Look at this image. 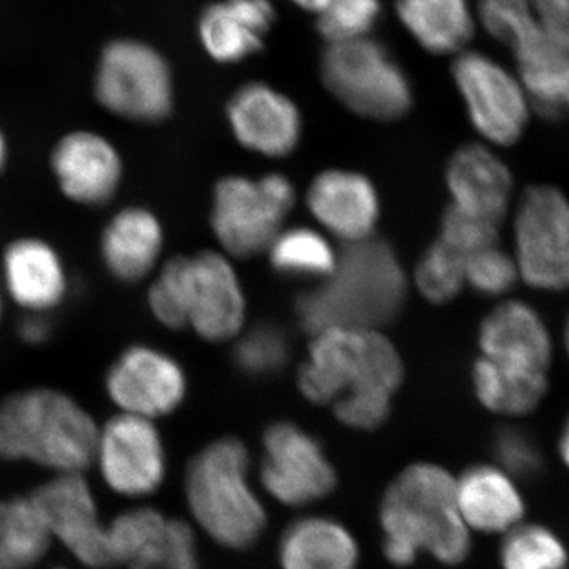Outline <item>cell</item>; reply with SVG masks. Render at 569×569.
I'll return each mask as SVG.
<instances>
[{"label": "cell", "mask_w": 569, "mask_h": 569, "mask_svg": "<svg viewBox=\"0 0 569 569\" xmlns=\"http://www.w3.org/2000/svg\"><path fill=\"white\" fill-rule=\"evenodd\" d=\"M403 377L399 350L380 329L337 326L313 335L298 388L309 402L331 406L343 426L376 430L389 418Z\"/></svg>", "instance_id": "1"}, {"label": "cell", "mask_w": 569, "mask_h": 569, "mask_svg": "<svg viewBox=\"0 0 569 569\" xmlns=\"http://www.w3.org/2000/svg\"><path fill=\"white\" fill-rule=\"evenodd\" d=\"M380 523L392 567H410L421 552L448 567L470 557L471 530L459 512L456 477L438 463H411L392 479L381 498Z\"/></svg>", "instance_id": "2"}, {"label": "cell", "mask_w": 569, "mask_h": 569, "mask_svg": "<svg viewBox=\"0 0 569 569\" xmlns=\"http://www.w3.org/2000/svg\"><path fill=\"white\" fill-rule=\"evenodd\" d=\"M407 293L395 250L372 236L343 246L331 277L296 299V316L312 336L337 326L380 329L399 316Z\"/></svg>", "instance_id": "3"}, {"label": "cell", "mask_w": 569, "mask_h": 569, "mask_svg": "<svg viewBox=\"0 0 569 569\" xmlns=\"http://www.w3.org/2000/svg\"><path fill=\"white\" fill-rule=\"evenodd\" d=\"M100 426L61 389H22L0 400V459L28 460L58 475H82L96 463Z\"/></svg>", "instance_id": "4"}, {"label": "cell", "mask_w": 569, "mask_h": 569, "mask_svg": "<svg viewBox=\"0 0 569 569\" xmlns=\"http://www.w3.org/2000/svg\"><path fill=\"white\" fill-rule=\"evenodd\" d=\"M244 441L217 438L187 467L186 498L197 526L227 549L252 548L268 526V512L249 479Z\"/></svg>", "instance_id": "5"}, {"label": "cell", "mask_w": 569, "mask_h": 569, "mask_svg": "<svg viewBox=\"0 0 569 569\" xmlns=\"http://www.w3.org/2000/svg\"><path fill=\"white\" fill-rule=\"evenodd\" d=\"M320 74L337 102L361 118L397 121L413 107V86L406 71L372 37L326 44Z\"/></svg>", "instance_id": "6"}, {"label": "cell", "mask_w": 569, "mask_h": 569, "mask_svg": "<svg viewBox=\"0 0 569 569\" xmlns=\"http://www.w3.org/2000/svg\"><path fill=\"white\" fill-rule=\"evenodd\" d=\"M295 204L293 182L282 173L227 176L213 189V234L230 257H257L268 252Z\"/></svg>", "instance_id": "7"}, {"label": "cell", "mask_w": 569, "mask_h": 569, "mask_svg": "<svg viewBox=\"0 0 569 569\" xmlns=\"http://www.w3.org/2000/svg\"><path fill=\"white\" fill-rule=\"evenodd\" d=\"M451 77L482 142L511 148L522 140L533 110L515 69L468 48L452 58Z\"/></svg>", "instance_id": "8"}, {"label": "cell", "mask_w": 569, "mask_h": 569, "mask_svg": "<svg viewBox=\"0 0 569 569\" xmlns=\"http://www.w3.org/2000/svg\"><path fill=\"white\" fill-rule=\"evenodd\" d=\"M520 280L537 291L569 290V197L550 183L527 187L512 213Z\"/></svg>", "instance_id": "9"}, {"label": "cell", "mask_w": 569, "mask_h": 569, "mask_svg": "<svg viewBox=\"0 0 569 569\" xmlns=\"http://www.w3.org/2000/svg\"><path fill=\"white\" fill-rule=\"evenodd\" d=\"M93 92L104 110L138 123L164 121L174 104L170 66L159 51L134 40L104 48Z\"/></svg>", "instance_id": "10"}, {"label": "cell", "mask_w": 569, "mask_h": 569, "mask_svg": "<svg viewBox=\"0 0 569 569\" xmlns=\"http://www.w3.org/2000/svg\"><path fill=\"white\" fill-rule=\"evenodd\" d=\"M178 258L187 328L206 342L220 343L241 335L246 296L228 254L198 252Z\"/></svg>", "instance_id": "11"}, {"label": "cell", "mask_w": 569, "mask_h": 569, "mask_svg": "<svg viewBox=\"0 0 569 569\" xmlns=\"http://www.w3.org/2000/svg\"><path fill=\"white\" fill-rule=\"evenodd\" d=\"M260 481L279 503L301 508L331 496L337 473L316 437L280 421L264 432Z\"/></svg>", "instance_id": "12"}, {"label": "cell", "mask_w": 569, "mask_h": 569, "mask_svg": "<svg viewBox=\"0 0 569 569\" xmlns=\"http://www.w3.org/2000/svg\"><path fill=\"white\" fill-rule=\"evenodd\" d=\"M103 387L119 413L156 421L182 406L189 381L174 356L160 348L134 343L108 366Z\"/></svg>", "instance_id": "13"}, {"label": "cell", "mask_w": 569, "mask_h": 569, "mask_svg": "<svg viewBox=\"0 0 569 569\" xmlns=\"http://www.w3.org/2000/svg\"><path fill=\"white\" fill-rule=\"evenodd\" d=\"M96 463L112 492L127 498L152 496L167 477L163 438L151 419L118 413L100 427Z\"/></svg>", "instance_id": "14"}, {"label": "cell", "mask_w": 569, "mask_h": 569, "mask_svg": "<svg viewBox=\"0 0 569 569\" xmlns=\"http://www.w3.org/2000/svg\"><path fill=\"white\" fill-rule=\"evenodd\" d=\"M51 537L86 567H114L108 526L100 522L96 498L82 475H58L32 493Z\"/></svg>", "instance_id": "15"}, {"label": "cell", "mask_w": 569, "mask_h": 569, "mask_svg": "<svg viewBox=\"0 0 569 569\" xmlns=\"http://www.w3.org/2000/svg\"><path fill=\"white\" fill-rule=\"evenodd\" d=\"M50 170L59 192L82 208H103L114 200L123 181L121 152L103 134L73 130L56 142Z\"/></svg>", "instance_id": "16"}, {"label": "cell", "mask_w": 569, "mask_h": 569, "mask_svg": "<svg viewBox=\"0 0 569 569\" xmlns=\"http://www.w3.org/2000/svg\"><path fill=\"white\" fill-rule=\"evenodd\" d=\"M227 119L236 141L260 156L282 159L301 142V111L290 97L266 82L239 88L228 100Z\"/></svg>", "instance_id": "17"}, {"label": "cell", "mask_w": 569, "mask_h": 569, "mask_svg": "<svg viewBox=\"0 0 569 569\" xmlns=\"http://www.w3.org/2000/svg\"><path fill=\"white\" fill-rule=\"evenodd\" d=\"M0 269L3 295L24 313L48 316L69 295L70 277L62 254L39 236L11 239Z\"/></svg>", "instance_id": "18"}, {"label": "cell", "mask_w": 569, "mask_h": 569, "mask_svg": "<svg viewBox=\"0 0 569 569\" xmlns=\"http://www.w3.org/2000/svg\"><path fill=\"white\" fill-rule=\"evenodd\" d=\"M313 219L343 246L372 238L380 219V197L365 174L350 170H326L307 190Z\"/></svg>", "instance_id": "19"}, {"label": "cell", "mask_w": 569, "mask_h": 569, "mask_svg": "<svg viewBox=\"0 0 569 569\" xmlns=\"http://www.w3.org/2000/svg\"><path fill=\"white\" fill-rule=\"evenodd\" d=\"M451 204L501 224L515 198V176L492 146L470 142L449 159L445 173Z\"/></svg>", "instance_id": "20"}, {"label": "cell", "mask_w": 569, "mask_h": 569, "mask_svg": "<svg viewBox=\"0 0 569 569\" xmlns=\"http://www.w3.org/2000/svg\"><path fill=\"white\" fill-rule=\"evenodd\" d=\"M478 346L479 356L539 372H549L556 353L545 318L522 299L501 301L482 318Z\"/></svg>", "instance_id": "21"}, {"label": "cell", "mask_w": 569, "mask_h": 569, "mask_svg": "<svg viewBox=\"0 0 569 569\" xmlns=\"http://www.w3.org/2000/svg\"><path fill=\"white\" fill-rule=\"evenodd\" d=\"M100 258L112 279L140 283L157 269L163 253L164 231L157 213L142 206H126L104 223Z\"/></svg>", "instance_id": "22"}, {"label": "cell", "mask_w": 569, "mask_h": 569, "mask_svg": "<svg viewBox=\"0 0 569 569\" xmlns=\"http://www.w3.org/2000/svg\"><path fill=\"white\" fill-rule=\"evenodd\" d=\"M458 507L471 533L500 535L526 520L518 481L497 463H477L456 477Z\"/></svg>", "instance_id": "23"}, {"label": "cell", "mask_w": 569, "mask_h": 569, "mask_svg": "<svg viewBox=\"0 0 569 569\" xmlns=\"http://www.w3.org/2000/svg\"><path fill=\"white\" fill-rule=\"evenodd\" d=\"M274 22L271 0H222L206 7L198 36L213 61L238 63L263 50Z\"/></svg>", "instance_id": "24"}, {"label": "cell", "mask_w": 569, "mask_h": 569, "mask_svg": "<svg viewBox=\"0 0 569 569\" xmlns=\"http://www.w3.org/2000/svg\"><path fill=\"white\" fill-rule=\"evenodd\" d=\"M283 569H358L361 552L342 522L306 516L284 529L279 542Z\"/></svg>", "instance_id": "25"}, {"label": "cell", "mask_w": 569, "mask_h": 569, "mask_svg": "<svg viewBox=\"0 0 569 569\" xmlns=\"http://www.w3.org/2000/svg\"><path fill=\"white\" fill-rule=\"evenodd\" d=\"M511 54L533 114L548 122L569 121V50L539 33Z\"/></svg>", "instance_id": "26"}, {"label": "cell", "mask_w": 569, "mask_h": 569, "mask_svg": "<svg viewBox=\"0 0 569 569\" xmlns=\"http://www.w3.org/2000/svg\"><path fill=\"white\" fill-rule=\"evenodd\" d=\"M397 17L422 50L436 56L460 54L478 31L470 0H396Z\"/></svg>", "instance_id": "27"}, {"label": "cell", "mask_w": 569, "mask_h": 569, "mask_svg": "<svg viewBox=\"0 0 569 569\" xmlns=\"http://www.w3.org/2000/svg\"><path fill=\"white\" fill-rule=\"evenodd\" d=\"M475 396L490 413L522 418L533 413L549 392V372L523 369L479 356L471 367Z\"/></svg>", "instance_id": "28"}, {"label": "cell", "mask_w": 569, "mask_h": 569, "mask_svg": "<svg viewBox=\"0 0 569 569\" xmlns=\"http://www.w3.org/2000/svg\"><path fill=\"white\" fill-rule=\"evenodd\" d=\"M168 520L149 507L123 511L108 526L114 565L127 569H162Z\"/></svg>", "instance_id": "29"}, {"label": "cell", "mask_w": 569, "mask_h": 569, "mask_svg": "<svg viewBox=\"0 0 569 569\" xmlns=\"http://www.w3.org/2000/svg\"><path fill=\"white\" fill-rule=\"evenodd\" d=\"M52 537L31 497L0 501V569H32L51 548Z\"/></svg>", "instance_id": "30"}, {"label": "cell", "mask_w": 569, "mask_h": 569, "mask_svg": "<svg viewBox=\"0 0 569 569\" xmlns=\"http://www.w3.org/2000/svg\"><path fill=\"white\" fill-rule=\"evenodd\" d=\"M268 253L277 274L320 282L331 277L339 261V253L331 241L320 231L307 227L280 231Z\"/></svg>", "instance_id": "31"}, {"label": "cell", "mask_w": 569, "mask_h": 569, "mask_svg": "<svg viewBox=\"0 0 569 569\" xmlns=\"http://www.w3.org/2000/svg\"><path fill=\"white\" fill-rule=\"evenodd\" d=\"M498 560L501 569H568L569 552L556 531L523 520L501 537Z\"/></svg>", "instance_id": "32"}, {"label": "cell", "mask_w": 569, "mask_h": 569, "mask_svg": "<svg viewBox=\"0 0 569 569\" xmlns=\"http://www.w3.org/2000/svg\"><path fill=\"white\" fill-rule=\"evenodd\" d=\"M463 254L437 239L419 258L415 284L430 305L455 301L467 284Z\"/></svg>", "instance_id": "33"}, {"label": "cell", "mask_w": 569, "mask_h": 569, "mask_svg": "<svg viewBox=\"0 0 569 569\" xmlns=\"http://www.w3.org/2000/svg\"><path fill=\"white\" fill-rule=\"evenodd\" d=\"M290 342L283 329L271 323L254 325L236 337L234 365L246 376L264 378L276 376L287 366Z\"/></svg>", "instance_id": "34"}, {"label": "cell", "mask_w": 569, "mask_h": 569, "mask_svg": "<svg viewBox=\"0 0 569 569\" xmlns=\"http://www.w3.org/2000/svg\"><path fill=\"white\" fill-rule=\"evenodd\" d=\"M475 11L478 28L509 51L542 33L529 0H478Z\"/></svg>", "instance_id": "35"}, {"label": "cell", "mask_w": 569, "mask_h": 569, "mask_svg": "<svg viewBox=\"0 0 569 569\" xmlns=\"http://www.w3.org/2000/svg\"><path fill=\"white\" fill-rule=\"evenodd\" d=\"M380 13V0H331L317 14L318 33L328 44L365 39Z\"/></svg>", "instance_id": "36"}, {"label": "cell", "mask_w": 569, "mask_h": 569, "mask_svg": "<svg viewBox=\"0 0 569 569\" xmlns=\"http://www.w3.org/2000/svg\"><path fill=\"white\" fill-rule=\"evenodd\" d=\"M466 280L471 290L488 298L508 295L520 280L515 254L498 244L471 253L466 260Z\"/></svg>", "instance_id": "37"}, {"label": "cell", "mask_w": 569, "mask_h": 569, "mask_svg": "<svg viewBox=\"0 0 569 569\" xmlns=\"http://www.w3.org/2000/svg\"><path fill=\"white\" fill-rule=\"evenodd\" d=\"M498 233L500 224L449 204L441 217L438 239L467 258L478 250L498 244Z\"/></svg>", "instance_id": "38"}, {"label": "cell", "mask_w": 569, "mask_h": 569, "mask_svg": "<svg viewBox=\"0 0 569 569\" xmlns=\"http://www.w3.org/2000/svg\"><path fill=\"white\" fill-rule=\"evenodd\" d=\"M493 455L498 467L516 479H531L542 470V455L537 441L526 430L503 426L493 437Z\"/></svg>", "instance_id": "39"}, {"label": "cell", "mask_w": 569, "mask_h": 569, "mask_svg": "<svg viewBox=\"0 0 569 569\" xmlns=\"http://www.w3.org/2000/svg\"><path fill=\"white\" fill-rule=\"evenodd\" d=\"M162 569H200L197 535L186 520H168Z\"/></svg>", "instance_id": "40"}, {"label": "cell", "mask_w": 569, "mask_h": 569, "mask_svg": "<svg viewBox=\"0 0 569 569\" xmlns=\"http://www.w3.org/2000/svg\"><path fill=\"white\" fill-rule=\"evenodd\" d=\"M529 3L546 39L569 50V0H529Z\"/></svg>", "instance_id": "41"}, {"label": "cell", "mask_w": 569, "mask_h": 569, "mask_svg": "<svg viewBox=\"0 0 569 569\" xmlns=\"http://www.w3.org/2000/svg\"><path fill=\"white\" fill-rule=\"evenodd\" d=\"M47 317L37 316V313H24V318L18 325V335H20L22 342L39 347L50 339L51 326Z\"/></svg>", "instance_id": "42"}, {"label": "cell", "mask_w": 569, "mask_h": 569, "mask_svg": "<svg viewBox=\"0 0 569 569\" xmlns=\"http://www.w3.org/2000/svg\"><path fill=\"white\" fill-rule=\"evenodd\" d=\"M557 449H559L561 462H563V466L569 470V415L568 418L565 419L563 427H561Z\"/></svg>", "instance_id": "43"}, {"label": "cell", "mask_w": 569, "mask_h": 569, "mask_svg": "<svg viewBox=\"0 0 569 569\" xmlns=\"http://www.w3.org/2000/svg\"><path fill=\"white\" fill-rule=\"evenodd\" d=\"M295 6H298L299 9L310 11V13H320L321 10L328 6L331 0H290Z\"/></svg>", "instance_id": "44"}, {"label": "cell", "mask_w": 569, "mask_h": 569, "mask_svg": "<svg viewBox=\"0 0 569 569\" xmlns=\"http://www.w3.org/2000/svg\"><path fill=\"white\" fill-rule=\"evenodd\" d=\"M9 141H7L6 133L0 129V174L6 170L7 164H9Z\"/></svg>", "instance_id": "45"}, {"label": "cell", "mask_w": 569, "mask_h": 569, "mask_svg": "<svg viewBox=\"0 0 569 569\" xmlns=\"http://www.w3.org/2000/svg\"><path fill=\"white\" fill-rule=\"evenodd\" d=\"M563 346H565V350H567V355H568V358H569V313H568V317H567V321H565Z\"/></svg>", "instance_id": "46"}, {"label": "cell", "mask_w": 569, "mask_h": 569, "mask_svg": "<svg viewBox=\"0 0 569 569\" xmlns=\"http://www.w3.org/2000/svg\"><path fill=\"white\" fill-rule=\"evenodd\" d=\"M3 310H6V295H3L2 287H0V321H2Z\"/></svg>", "instance_id": "47"}, {"label": "cell", "mask_w": 569, "mask_h": 569, "mask_svg": "<svg viewBox=\"0 0 569 569\" xmlns=\"http://www.w3.org/2000/svg\"><path fill=\"white\" fill-rule=\"evenodd\" d=\"M54 569H66V568H54Z\"/></svg>", "instance_id": "48"}]
</instances>
